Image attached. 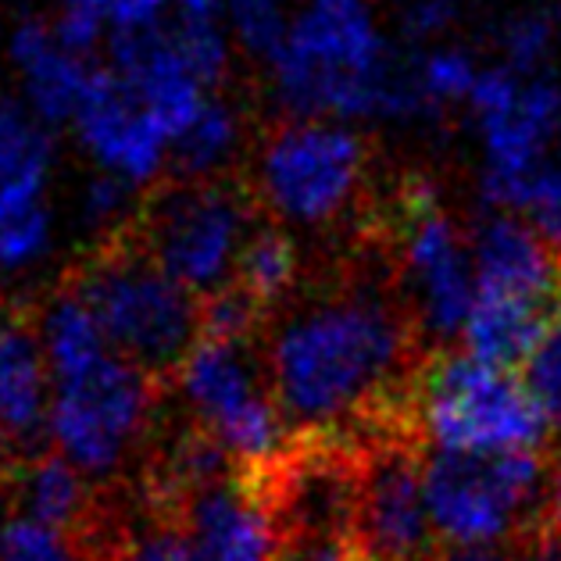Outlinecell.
Segmentation results:
<instances>
[{"mask_svg":"<svg viewBox=\"0 0 561 561\" xmlns=\"http://www.w3.org/2000/svg\"><path fill=\"white\" fill-rule=\"evenodd\" d=\"M422 340L393 257L376 240H358L319 283H300L262 336L268 387L294 440L362 447L415 433V382L430 358Z\"/></svg>","mask_w":561,"mask_h":561,"instance_id":"1","label":"cell"},{"mask_svg":"<svg viewBox=\"0 0 561 561\" xmlns=\"http://www.w3.org/2000/svg\"><path fill=\"white\" fill-rule=\"evenodd\" d=\"M61 283L93 311L118 358L161 387H172L186 354L201 340V297L150 262L126 226L107 232Z\"/></svg>","mask_w":561,"mask_h":561,"instance_id":"2","label":"cell"},{"mask_svg":"<svg viewBox=\"0 0 561 561\" xmlns=\"http://www.w3.org/2000/svg\"><path fill=\"white\" fill-rule=\"evenodd\" d=\"M393 50L365 0H311L272 58L283 104L297 118H382Z\"/></svg>","mask_w":561,"mask_h":561,"instance_id":"3","label":"cell"},{"mask_svg":"<svg viewBox=\"0 0 561 561\" xmlns=\"http://www.w3.org/2000/svg\"><path fill=\"white\" fill-rule=\"evenodd\" d=\"M358 240H376L393 257L422 336L450 340L465 333L476 300V268L430 175L404 172L376 194Z\"/></svg>","mask_w":561,"mask_h":561,"instance_id":"4","label":"cell"},{"mask_svg":"<svg viewBox=\"0 0 561 561\" xmlns=\"http://www.w3.org/2000/svg\"><path fill=\"white\" fill-rule=\"evenodd\" d=\"M257 197L240 175L165 180L144 197L129 222L150 262L194 297H211L232 279L243 243L257 226Z\"/></svg>","mask_w":561,"mask_h":561,"instance_id":"5","label":"cell"},{"mask_svg":"<svg viewBox=\"0 0 561 561\" xmlns=\"http://www.w3.org/2000/svg\"><path fill=\"white\" fill-rule=\"evenodd\" d=\"M254 197L272 222L336 229L373 204V150L358 133L325 118L276 122L257 147Z\"/></svg>","mask_w":561,"mask_h":561,"instance_id":"6","label":"cell"},{"mask_svg":"<svg viewBox=\"0 0 561 561\" xmlns=\"http://www.w3.org/2000/svg\"><path fill=\"white\" fill-rule=\"evenodd\" d=\"M415 433L447 455L540 450L547 419L515 376L469 351H433L415 382Z\"/></svg>","mask_w":561,"mask_h":561,"instance_id":"7","label":"cell"},{"mask_svg":"<svg viewBox=\"0 0 561 561\" xmlns=\"http://www.w3.org/2000/svg\"><path fill=\"white\" fill-rule=\"evenodd\" d=\"M426 504L444 551L504 547L543 515L551 469L540 450L447 455L422 465Z\"/></svg>","mask_w":561,"mask_h":561,"instance_id":"8","label":"cell"},{"mask_svg":"<svg viewBox=\"0 0 561 561\" xmlns=\"http://www.w3.org/2000/svg\"><path fill=\"white\" fill-rule=\"evenodd\" d=\"M172 387L183 393L190 419L215 436L240 469H268L297 444L272 397L262 340L237 344L201 336Z\"/></svg>","mask_w":561,"mask_h":561,"instance_id":"9","label":"cell"},{"mask_svg":"<svg viewBox=\"0 0 561 561\" xmlns=\"http://www.w3.org/2000/svg\"><path fill=\"white\" fill-rule=\"evenodd\" d=\"M169 390L112 351L90 373L54 382L47 408L54 450L90 479L115 476L144 447L154 408Z\"/></svg>","mask_w":561,"mask_h":561,"instance_id":"10","label":"cell"},{"mask_svg":"<svg viewBox=\"0 0 561 561\" xmlns=\"http://www.w3.org/2000/svg\"><path fill=\"white\" fill-rule=\"evenodd\" d=\"M351 461L347 540L358 561H440L444 543L430 518L419 436H376L351 447Z\"/></svg>","mask_w":561,"mask_h":561,"instance_id":"11","label":"cell"},{"mask_svg":"<svg viewBox=\"0 0 561 561\" xmlns=\"http://www.w3.org/2000/svg\"><path fill=\"white\" fill-rule=\"evenodd\" d=\"M147 508L172 518L201 561H276L283 547L279 515L262 472L237 469L218 483Z\"/></svg>","mask_w":561,"mask_h":561,"instance_id":"12","label":"cell"},{"mask_svg":"<svg viewBox=\"0 0 561 561\" xmlns=\"http://www.w3.org/2000/svg\"><path fill=\"white\" fill-rule=\"evenodd\" d=\"M76 126L101 165L126 183L154 180L165 161L169 136L129 93L112 68H93L90 87L76 107Z\"/></svg>","mask_w":561,"mask_h":561,"instance_id":"13","label":"cell"},{"mask_svg":"<svg viewBox=\"0 0 561 561\" xmlns=\"http://www.w3.org/2000/svg\"><path fill=\"white\" fill-rule=\"evenodd\" d=\"M112 58V72L147 107L150 118L165 129L172 144L180 140L190 122L197 118L204 101L211 98L183 61L172 30H161L158 22L140 25V30H115Z\"/></svg>","mask_w":561,"mask_h":561,"instance_id":"14","label":"cell"},{"mask_svg":"<svg viewBox=\"0 0 561 561\" xmlns=\"http://www.w3.org/2000/svg\"><path fill=\"white\" fill-rule=\"evenodd\" d=\"M479 294H501L561 308V254L508 211L479 218L472 232Z\"/></svg>","mask_w":561,"mask_h":561,"instance_id":"15","label":"cell"},{"mask_svg":"<svg viewBox=\"0 0 561 561\" xmlns=\"http://www.w3.org/2000/svg\"><path fill=\"white\" fill-rule=\"evenodd\" d=\"M8 486L22 518L76 540H90L115 512V494L104 490L107 483L93 486L90 476L58 450H25Z\"/></svg>","mask_w":561,"mask_h":561,"instance_id":"16","label":"cell"},{"mask_svg":"<svg viewBox=\"0 0 561 561\" xmlns=\"http://www.w3.org/2000/svg\"><path fill=\"white\" fill-rule=\"evenodd\" d=\"M47 376L39 308L0 297V430L22 450L47 419Z\"/></svg>","mask_w":561,"mask_h":561,"instance_id":"17","label":"cell"},{"mask_svg":"<svg viewBox=\"0 0 561 561\" xmlns=\"http://www.w3.org/2000/svg\"><path fill=\"white\" fill-rule=\"evenodd\" d=\"M11 58H15L25 79V93H30V104L39 122L58 126V122L76 118V107L83 101L98 65L68 50L54 33V22L25 19L11 36Z\"/></svg>","mask_w":561,"mask_h":561,"instance_id":"18","label":"cell"},{"mask_svg":"<svg viewBox=\"0 0 561 561\" xmlns=\"http://www.w3.org/2000/svg\"><path fill=\"white\" fill-rule=\"evenodd\" d=\"M561 308H547L537 300H518V297H501V294H479L472 300L469 322H465V351L472 358L497 365V368H515L529 358V351L537 347V340L551 325V319Z\"/></svg>","mask_w":561,"mask_h":561,"instance_id":"19","label":"cell"},{"mask_svg":"<svg viewBox=\"0 0 561 561\" xmlns=\"http://www.w3.org/2000/svg\"><path fill=\"white\" fill-rule=\"evenodd\" d=\"M486 140V169L501 172H533L540 165L547 140L561 126V83L554 79H533L518 93V104L508 115L479 122Z\"/></svg>","mask_w":561,"mask_h":561,"instance_id":"20","label":"cell"},{"mask_svg":"<svg viewBox=\"0 0 561 561\" xmlns=\"http://www.w3.org/2000/svg\"><path fill=\"white\" fill-rule=\"evenodd\" d=\"M39 333H44L47 373L54 382L83 376L112 354L93 311L65 283L39 308Z\"/></svg>","mask_w":561,"mask_h":561,"instance_id":"21","label":"cell"},{"mask_svg":"<svg viewBox=\"0 0 561 561\" xmlns=\"http://www.w3.org/2000/svg\"><path fill=\"white\" fill-rule=\"evenodd\" d=\"M237 290H243L268 319L276 314L300 286V251L294 237L279 222H262L243 243L229 279Z\"/></svg>","mask_w":561,"mask_h":561,"instance_id":"22","label":"cell"},{"mask_svg":"<svg viewBox=\"0 0 561 561\" xmlns=\"http://www.w3.org/2000/svg\"><path fill=\"white\" fill-rule=\"evenodd\" d=\"M50 158L47 129L15 101H0V197H39Z\"/></svg>","mask_w":561,"mask_h":561,"instance_id":"23","label":"cell"},{"mask_svg":"<svg viewBox=\"0 0 561 561\" xmlns=\"http://www.w3.org/2000/svg\"><path fill=\"white\" fill-rule=\"evenodd\" d=\"M240 144V115L226 101L208 98L186 133L172 144L175 180H208L222 175V165Z\"/></svg>","mask_w":561,"mask_h":561,"instance_id":"24","label":"cell"},{"mask_svg":"<svg viewBox=\"0 0 561 561\" xmlns=\"http://www.w3.org/2000/svg\"><path fill=\"white\" fill-rule=\"evenodd\" d=\"M50 218L39 197H0V268L36 262L47 248Z\"/></svg>","mask_w":561,"mask_h":561,"instance_id":"25","label":"cell"},{"mask_svg":"<svg viewBox=\"0 0 561 561\" xmlns=\"http://www.w3.org/2000/svg\"><path fill=\"white\" fill-rule=\"evenodd\" d=\"M518 368H523L518 382L533 397V404L540 408L547 426L561 430V311L554 314L551 325L537 340V347L529 351V358Z\"/></svg>","mask_w":561,"mask_h":561,"instance_id":"26","label":"cell"},{"mask_svg":"<svg viewBox=\"0 0 561 561\" xmlns=\"http://www.w3.org/2000/svg\"><path fill=\"white\" fill-rule=\"evenodd\" d=\"M172 36H175V47L183 54V61L190 65V72L197 76V83L204 90H215L222 83L226 68H229V44H226V33L218 30V22L180 19Z\"/></svg>","mask_w":561,"mask_h":561,"instance_id":"27","label":"cell"},{"mask_svg":"<svg viewBox=\"0 0 561 561\" xmlns=\"http://www.w3.org/2000/svg\"><path fill=\"white\" fill-rule=\"evenodd\" d=\"M0 561H93L90 547L30 518H15L0 547Z\"/></svg>","mask_w":561,"mask_h":561,"instance_id":"28","label":"cell"},{"mask_svg":"<svg viewBox=\"0 0 561 561\" xmlns=\"http://www.w3.org/2000/svg\"><path fill=\"white\" fill-rule=\"evenodd\" d=\"M222 8L229 11L232 30H237L243 47L265 61L276 58L286 33H290L279 0H222Z\"/></svg>","mask_w":561,"mask_h":561,"instance_id":"29","label":"cell"},{"mask_svg":"<svg viewBox=\"0 0 561 561\" xmlns=\"http://www.w3.org/2000/svg\"><path fill=\"white\" fill-rule=\"evenodd\" d=\"M422 68V87L430 93V104L440 112L444 104H455L465 101L476 87V65L465 50L458 47H440V50H430L426 58H419Z\"/></svg>","mask_w":561,"mask_h":561,"instance_id":"30","label":"cell"},{"mask_svg":"<svg viewBox=\"0 0 561 561\" xmlns=\"http://www.w3.org/2000/svg\"><path fill=\"white\" fill-rule=\"evenodd\" d=\"M547 47H551V19L547 15H518L504 22L501 50L508 58L512 72H533L543 61Z\"/></svg>","mask_w":561,"mask_h":561,"instance_id":"31","label":"cell"},{"mask_svg":"<svg viewBox=\"0 0 561 561\" xmlns=\"http://www.w3.org/2000/svg\"><path fill=\"white\" fill-rule=\"evenodd\" d=\"M518 93H523L518 72H512V68H486V72H479V79H476L469 104L479 115V122H490V118L508 115L518 104Z\"/></svg>","mask_w":561,"mask_h":561,"instance_id":"32","label":"cell"},{"mask_svg":"<svg viewBox=\"0 0 561 561\" xmlns=\"http://www.w3.org/2000/svg\"><path fill=\"white\" fill-rule=\"evenodd\" d=\"M458 22V0H408L401 30L408 39H433Z\"/></svg>","mask_w":561,"mask_h":561,"instance_id":"33","label":"cell"},{"mask_svg":"<svg viewBox=\"0 0 561 561\" xmlns=\"http://www.w3.org/2000/svg\"><path fill=\"white\" fill-rule=\"evenodd\" d=\"M54 33H58V39L68 50L79 54V58H87V54L93 50V44H98V36H101V19L87 15V11L65 8L61 15L54 19Z\"/></svg>","mask_w":561,"mask_h":561,"instance_id":"34","label":"cell"},{"mask_svg":"<svg viewBox=\"0 0 561 561\" xmlns=\"http://www.w3.org/2000/svg\"><path fill=\"white\" fill-rule=\"evenodd\" d=\"M129 186L126 180H118V175H98L90 186H87V211L90 218H98V222H104V218H115L122 208H126V197H129Z\"/></svg>","mask_w":561,"mask_h":561,"instance_id":"35","label":"cell"},{"mask_svg":"<svg viewBox=\"0 0 561 561\" xmlns=\"http://www.w3.org/2000/svg\"><path fill=\"white\" fill-rule=\"evenodd\" d=\"M165 8V0H115L112 22L118 30H140V25H154L158 11Z\"/></svg>","mask_w":561,"mask_h":561,"instance_id":"36","label":"cell"},{"mask_svg":"<svg viewBox=\"0 0 561 561\" xmlns=\"http://www.w3.org/2000/svg\"><path fill=\"white\" fill-rule=\"evenodd\" d=\"M440 561H518L512 547H472V551H444Z\"/></svg>","mask_w":561,"mask_h":561,"instance_id":"37","label":"cell"},{"mask_svg":"<svg viewBox=\"0 0 561 561\" xmlns=\"http://www.w3.org/2000/svg\"><path fill=\"white\" fill-rule=\"evenodd\" d=\"M543 518L561 533V465L551 472V486H547V504H543Z\"/></svg>","mask_w":561,"mask_h":561,"instance_id":"38","label":"cell"},{"mask_svg":"<svg viewBox=\"0 0 561 561\" xmlns=\"http://www.w3.org/2000/svg\"><path fill=\"white\" fill-rule=\"evenodd\" d=\"M22 455H25V450H22L15 440H11V436H8L4 430H0V483H8Z\"/></svg>","mask_w":561,"mask_h":561,"instance_id":"39","label":"cell"},{"mask_svg":"<svg viewBox=\"0 0 561 561\" xmlns=\"http://www.w3.org/2000/svg\"><path fill=\"white\" fill-rule=\"evenodd\" d=\"M15 501H11V486L8 483H0V547H4V537H8V529L11 523H15Z\"/></svg>","mask_w":561,"mask_h":561,"instance_id":"40","label":"cell"},{"mask_svg":"<svg viewBox=\"0 0 561 561\" xmlns=\"http://www.w3.org/2000/svg\"><path fill=\"white\" fill-rule=\"evenodd\" d=\"M65 8H72V11H87V15H98V19H112L115 0H65Z\"/></svg>","mask_w":561,"mask_h":561,"instance_id":"41","label":"cell"}]
</instances>
